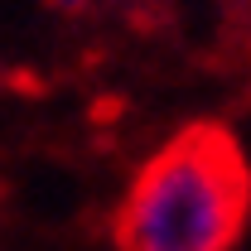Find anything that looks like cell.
<instances>
[{
	"mask_svg": "<svg viewBox=\"0 0 251 251\" xmlns=\"http://www.w3.org/2000/svg\"><path fill=\"white\" fill-rule=\"evenodd\" d=\"M251 218V169L222 126H188L140 164L116 213L121 251H232Z\"/></svg>",
	"mask_w": 251,
	"mask_h": 251,
	"instance_id": "obj_1",
	"label": "cell"
},
{
	"mask_svg": "<svg viewBox=\"0 0 251 251\" xmlns=\"http://www.w3.org/2000/svg\"><path fill=\"white\" fill-rule=\"evenodd\" d=\"M53 5H58V10H68V15H77V10H82L87 0H53Z\"/></svg>",
	"mask_w": 251,
	"mask_h": 251,
	"instance_id": "obj_2",
	"label": "cell"
}]
</instances>
